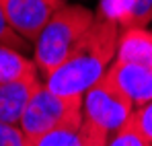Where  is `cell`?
Instances as JSON below:
<instances>
[{"instance_id": "cell-2", "label": "cell", "mask_w": 152, "mask_h": 146, "mask_svg": "<svg viewBox=\"0 0 152 146\" xmlns=\"http://www.w3.org/2000/svg\"><path fill=\"white\" fill-rule=\"evenodd\" d=\"M95 19V12L88 10L82 4H64L53 12L39 37L33 41V62L37 66L39 74L45 78L53 70H58L68 54L74 49V45L80 41V37L86 33Z\"/></svg>"}, {"instance_id": "cell-1", "label": "cell", "mask_w": 152, "mask_h": 146, "mask_svg": "<svg viewBox=\"0 0 152 146\" xmlns=\"http://www.w3.org/2000/svg\"><path fill=\"white\" fill-rule=\"evenodd\" d=\"M119 31L121 27L111 15L97 12L64 64L45 78V87L62 97H82L115 60Z\"/></svg>"}, {"instance_id": "cell-7", "label": "cell", "mask_w": 152, "mask_h": 146, "mask_svg": "<svg viewBox=\"0 0 152 146\" xmlns=\"http://www.w3.org/2000/svg\"><path fill=\"white\" fill-rule=\"evenodd\" d=\"M107 140L109 136L86 123L84 117H74L31 142L33 146H107Z\"/></svg>"}, {"instance_id": "cell-9", "label": "cell", "mask_w": 152, "mask_h": 146, "mask_svg": "<svg viewBox=\"0 0 152 146\" xmlns=\"http://www.w3.org/2000/svg\"><path fill=\"white\" fill-rule=\"evenodd\" d=\"M115 58L152 66V31L148 27H127L119 31Z\"/></svg>"}, {"instance_id": "cell-8", "label": "cell", "mask_w": 152, "mask_h": 146, "mask_svg": "<svg viewBox=\"0 0 152 146\" xmlns=\"http://www.w3.org/2000/svg\"><path fill=\"white\" fill-rule=\"evenodd\" d=\"M39 82H41L39 76H35V78H23V80L0 84V122L19 125L21 115L33 91L39 87Z\"/></svg>"}, {"instance_id": "cell-6", "label": "cell", "mask_w": 152, "mask_h": 146, "mask_svg": "<svg viewBox=\"0 0 152 146\" xmlns=\"http://www.w3.org/2000/svg\"><path fill=\"white\" fill-rule=\"evenodd\" d=\"M107 76L129 97L136 109L152 101V66L115 58L107 70Z\"/></svg>"}, {"instance_id": "cell-5", "label": "cell", "mask_w": 152, "mask_h": 146, "mask_svg": "<svg viewBox=\"0 0 152 146\" xmlns=\"http://www.w3.org/2000/svg\"><path fill=\"white\" fill-rule=\"evenodd\" d=\"M64 4L66 0H0L10 29L23 41H35L53 12Z\"/></svg>"}, {"instance_id": "cell-14", "label": "cell", "mask_w": 152, "mask_h": 146, "mask_svg": "<svg viewBox=\"0 0 152 146\" xmlns=\"http://www.w3.org/2000/svg\"><path fill=\"white\" fill-rule=\"evenodd\" d=\"M132 117L138 125V130L144 134V138L152 144V101H148L146 105H142L138 109H134Z\"/></svg>"}, {"instance_id": "cell-12", "label": "cell", "mask_w": 152, "mask_h": 146, "mask_svg": "<svg viewBox=\"0 0 152 146\" xmlns=\"http://www.w3.org/2000/svg\"><path fill=\"white\" fill-rule=\"evenodd\" d=\"M152 23V0H132L129 12L121 23V29L127 27H148Z\"/></svg>"}, {"instance_id": "cell-10", "label": "cell", "mask_w": 152, "mask_h": 146, "mask_svg": "<svg viewBox=\"0 0 152 146\" xmlns=\"http://www.w3.org/2000/svg\"><path fill=\"white\" fill-rule=\"evenodd\" d=\"M35 76H39V70L31 58L21 54V49L0 45V84Z\"/></svg>"}, {"instance_id": "cell-4", "label": "cell", "mask_w": 152, "mask_h": 146, "mask_svg": "<svg viewBox=\"0 0 152 146\" xmlns=\"http://www.w3.org/2000/svg\"><path fill=\"white\" fill-rule=\"evenodd\" d=\"M134 103L126 93L107 76H101L82 95V117L105 136L117 132L134 113Z\"/></svg>"}, {"instance_id": "cell-15", "label": "cell", "mask_w": 152, "mask_h": 146, "mask_svg": "<svg viewBox=\"0 0 152 146\" xmlns=\"http://www.w3.org/2000/svg\"><path fill=\"white\" fill-rule=\"evenodd\" d=\"M27 41H23L6 21L4 12H2V6H0V45H8V48H15V49H23Z\"/></svg>"}, {"instance_id": "cell-11", "label": "cell", "mask_w": 152, "mask_h": 146, "mask_svg": "<svg viewBox=\"0 0 152 146\" xmlns=\"http://www.w3.org/2000/svg\"><path fill=\"white\" fill-rule=\"evenodd\" d=\"M107 146H152V144L144 138V134L138 130L134 117H129L117 132H113L109 136Z\"/></svg>"}, {"instance_id": "cell-13", "label": "cell", "mask_w": 152, "mask_h": 146, "mask_svg": "<svg viewBox=\"0 0 152 146\" xmlns=\"http://www.w3.org/2000/svg\"><path fill=\"white\" fill-rule=\"evenodd\" d=\"M0 146H33V142L17 123L0 122Z\"/></svg>"}, {"instance_id": "cell-3", "label": "cell", "mask_w": 152, "mask_h": 146, "mask_svg": "<svg viewBox=\"0 0 152 146\" xmlns=\"http://www.w3.org/2000/svg\"><path fill=\"white\" fill-rule=\"evenodd\" d=\"M74 117H82V97L56 95L45 82H39L21 115L19 128L29 140H35Z\"/></svg>"}]
</instances>
